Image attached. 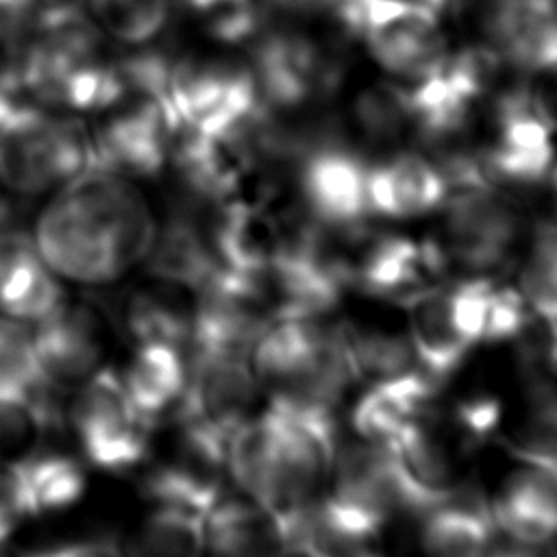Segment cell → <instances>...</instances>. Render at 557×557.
I'll return each mask as SVG.
<instances>
[{
    "label": "cell",
    "instance_id": "d590c367",
    "mask_svg": "<svg viewBox=\"0 0 557 557\" xmlns=\"http://www.w3.org/2000/svg\"><path fill=\"white\" fill-rule=\"evenodd\" d=\"M33 518L22 459L0 466V544L15 533V529Z\"/></svg>",
    "mask_w": 557,
    "mask_h": 557
},
{
    "label": "cell",
    "instance_id": "83f0119b",
    "mask_svg": "<svg viewBox=\"0 0 557 557\" xmlns=\"http://www.w3.org/2000/svg\"><path fill=\"white\" fill-rule=\"evenodd\" d=\"M52 389H0V457L17 461L30 455L57 420Z\"/></svg>",
    "mask_w": 557,
    "mask_h": 557
},
{
    "label": "cell",
    "instance_id": "9c48e42d",
    "mask_svg": "<svg viewBox=\"0 0 557 557\" xmlns=\"http://www.w3.org/2000/svg\"><path fill=\"white\" fill-rule=\"evenodd\" d=\"M70 422L83 455L96 468L124 472L150 450L154 420L133 405L122 376L109 368L96 370L81 383Z\"/></svg>",
    "mask_w": 557,
    "mask_h": 557
},
{
    "label": "cell",
    "instance_id": "7a4b0ae2",
    "mask_svg": "<svg viewBox=\"0 0 557 557\" xmlns=\"http://www.w3.org/2000/svg\"><path fill=\"white\" fill-rule=\"evenodd\" d=\"M154 233L152 211L133 178L91 165L57 189L33 239L54 274L102 285L146 259Z\"/></svg>",
    "mask_w": 557,
    "mask_h": 557
},
{
    "label": "cell",
    "instance_id": "cb8c5ba5",
    "mask_svg": "<svg viewBox=\"0 0 557 557\" xmlns=\"http://www.w3.org/2000/svg\"><path fill=\"white\" fill-rule=\"evenodd\" d=\"M122 381L133 405L144 416L157 420L183 398L187 366L178 346L146 342L135 346Z\"/></svg>",
    "mask_w": 557,
    "mask_h": 557
},
{
    "label": "cell",
    "instance_id": "f546056e",
    "mask_svg": "<svg viewBox=\"0 0 557 557\" xmlns=\"http://www.w3.org/2000/svg\"><path fill=\"white\" fill-rule=\"evenodd\" d=\"M518 292L544 324L557 322V224H540L520 261Z\"/></svg>",
    "mask_w": 557,
    "mask_h": 557
},
{
    "label": "cell",
    "instance_id": "1f68e13d",
    "mask_svg": "<svg viewBox=\"0 0 557 557\" xmlns=\"http://www.w3.org/2000/svg\"><path fill=\"white\" fill-rule=\"evenodd\" d=\"M39 0H0V89L24 91L22 76L37 35Z\"/></svg>",
    "mask_w": 557,
    "mask_h": 557
},
{
    "label": "cell",
    "instance_id": "4dcf8cb0",
    "mask_svg": "<svg viewBox=\"0 0 557 557\" xmlns=\"http://www.w3.org/2000/svg\"><path fill=\"white\" fill-rule=\"evenodd\" d=\"M87 4L102 33L131 48L152 44L172 9V0H87Z\"/></svg>",
    "mask_w": 557,
    "mask_h": 557
},
{
    "label": "cell",
    "instance_id": "4316f807",
    "mask_svg": "<svg viewBox=\"0 0 557 557\" xmlns=\"http://www.w3.org/2000/svg\"><path fill=\"white\" fill-rule=\"evenodd\" d=\"M357 135L374 146L396 144L413 133V115L405 83L379 81L363 87L352 100Z\"/></svg>",
    "mask_w": 557,
    "mask_h": 557
},
{
    "label": "cell",
    "instance_id": "5b68a950",
    "mask_svg": "<svg viewBox=\"0 0 557 557\" xmlns=\"http://www.w3.org/2000/svg\"><path fill=\"white\" fill-rule=\"evenodd\" d=\"M498 296L496 276H461L409 300L405 326L416 366L446 381L474 348L490 346Z\"/></svg>",
    "mask_w": 557,
    "mask_h": 557
},
{
    "label": "cell",
    "instance_id": "ac0fdd59",
    "mask_svg": "<svg viewBox=\"0 0 557 557\" xmlns=\"http://www.w3.org/2000/svg\"><path fill=\"white\" fill-rule=\"evenodd\" d=\"M416 516L420 557H487L498 537L485 494L468 485Z\"/></svg>",
    "mask_w": 557,
    "mask_h": 557
},
{
    "label": "cell",
    "instance_id": "74e56055",
    "mask_svg": "<svg viewBox=\"0 0 557 557\" xmlns=\"http://www.w3.org/2000/svg\"><path fill=\"white\" fill-rule=\"evenodd\" d=\"M278 557H331V555L320 553V550L309 548V546H296V548H285Z\"/></svg>",
    "mask_w": 557,
    "mask_h": 557
},
{
    "label": "cell",
    "instance_id": "d6a6232c",
    "mask_svg": "<svg viewBox=\"0 0 557 557\" xmlns=\"http://www.w3.org/2000/svg\"><path fill=\"white\" fill-rule=\"evenodd\" d=\"M196 26L224 46L250 44L263 26L257 0H183Z\"/></svg>",
    "mask_w": 557,
    "mask_h": 557
},
{
    "label": "cell",
    "instance_id": "603a6c76",
    "mask_svg": "<svg viewBox=\"0 0 557 557\" xmlns=\"http://www.w3.org/2000/svg\"><path fill=\"white\" fill-rule=\"evenodd\" d=\"M146 259L152 278L191 292H198L220 265L211 235H205L202 226L189 215H174L157 228Z\"/></svg>",
    "mask_w": 557,
    "mask_h": 557
},
{
    "label": "cell",
    "instance_id": "6da1fadb",
    "mask_svg": "<svg viewBox=\"0 0 557 557\" xmlns=\"http://www.w3.org/2000/svg\"><path fill=\"white\" fill-rule=\"evenodd\" d=\"M337 450L331 409L272 396L265 411L231 435L226 470L272 516L292 548L329 487Z\"/></svg>",
    "mask_w": 557,
    "mask_h": 557
},
{
    "label": "cell",
    "instance_id": "484cf974",
    "mask_svg": "<svg viewBox=\"0 0 557 557\" xmlns=\"http://www.w3.org/2000/svg\"><path fill=\"white\" fill-rule=\"evenodd\" d=\"M205 518L198 511L154 505L128 546V557H202Z\"/></svg>",
    "mask_w": 557,
    "mask_h": 557
},
{
    "label": "cell",
    "instance_id": "8d00e7d4",
    "mask_svg": "<svg viewBox=\"0 0 557 557\" xmlns=\"http://www.w3.org/2000/svg\"><path fill=\"white\" fill-rule=\"evenodd\" d=\"M22 557H120V553L109 542H74V544H59L41 550H30Z\"/></svg>",
    "mask_w": 557,
    "mask_h": 557
},
{
    "label": "cell",
    "instance_id": "8fae6325",
    "mask_svg": "<svg viewBox=\"0 0 557 557\" xmlns=\"http://www.w3.org/2000/svg\"><path fill=\"white\" fill-rule=\"evenodd\" d=\"M446 276L431 239L368 233L355 226L346 244L348 287L361 294L407 305L418 294L444 283Z\"/></svg>",
    "mask_w": 557,
    "mask_h": 557
},
{
    "label": "cell",
    "instance_id": "9a60e30c",
    "mask_svg": "<svg viewBox=\"0 0 557 557\" xmlns=\"http://www.w3.org/2000/svg\"><path fill=\"white\" fill-rule=\"evenodd\" d=\"M440 385L420 368L366 383L350 409L352 431L366 444L389 448L440 398Z\"/></svg>",
    "mask_w": 557,
    "mask_h": 557
},
{
    "label": "cell",
    "instance_id": "52a82bcc",
    "mask_svg": "<svg viewBox=\"0 0 557 557\" xmlns=\"http://www.w3.org/2000/svg\"><path fill=\"white\" fill-rule=\"evenodd\" d=\"M339 15L352 39L398 83H420L450 57L440 9L426 2L339 0Z\"/></svg>",
    "mask_w": 557,
    "mask_h": 557
},
{
    "label": "cell",
    "instance_id": "ffe728a7",
    "mask_svg": "<svg viewBox=\"0 0 557 557\" xmlns=\"http://www.w3.org/2000/svg\"><path fill=\"white\" fill-rule=\"evenodd\" d=\"M496 435L511 459L537 466L557 479V385L546 372L527 370L516 405L503 409Z\"/></svg>",
    "mask_w": 557,
    "mask_h": 557
},
{
    "label": "cell",
    "instance_id": "ba28073f",
    "mask_svg": "<svg viewBox=\"0 0 557 557\" xmlns=\"http://www.w3.org/2000/svg\"><path fill=\"white\" fill-rule=\"evenodd\" d=\"M165 98L178 133L198 135H226L259 104L248 61L224 54L174 57Z\"/></svg>",
    "mask_w": 557,
    "mask_h": 557
},
{
    "label": "cell",
    "instance_id": "60d3db41",
    "mask_svg": "<svg viewBox=\"0 0 557 557\" xmlns=\"http://www.w3.org/2000/svg\"><path fill=\"white\" fill-rule=\"evenodd\" d=\"M420 2H426V4H431L435 9H444L448 4V0H420Z\"/></svg>",
    "mask_w": 557,
    "mask_h": 557
},
{
    "label": "cell",
    "instance_id": "5bb4252c",
    "mask_svg": "<svg viewBox=\"0 0 557 557\" xmlns=\"http://www.w3.org/2000/svg\"><path fill=\"white\" fill-rule=\"evenodd\" d=\"M37 366L54 389L89 379L109 348V320L91 302H61L30 333Z\"/></svg>",
    "mask_w": 557,
    "mask_h": 557
},
{
    "label": "cell",
    "instance_id": "277c9868",
    "mask_svg": "<svg viewBox=\"0 0 557 557\" xmlns=\"http://www.w3.org/2000/svg\"><path fill=\"white\" fill-rule=\"evenodd\" d=\"M91 165V133L81 120L0 89V178L9 191L39 196Z\"/></svg>",
    "mask_w": 557,
    "mask_h": 557
},
{
    "label": "cell",
    "instance_id": "d4e9b609",
    "mask_svg": "<svg viewBox=\"0 0 557 557\" xmlns=\"http://www.w3.org/2000/svg\"><path fill=\"white\" fill-rule=\"evenodd\" d=\"M342 331L357 381L370 383L418 368L407 326L394 329L381 322H346Z\"/></svg>",
    "mask_w": 557,
    "mask_h": 557
},
{
    "label": "cell",
    "instance_id": "7c38bea8",
    "mask_svg": "<svg viewBox=\"0 0 557 557\" xmlns=\"http://www.w3.org/2000/svg\"><path fill=\"white\" fill-rule=\"evenodd\" d=\"M255 392L257 376L248 352L194 348L185 392L178 400V422L228 442L250 418Z\"/></svg>",
    "mask_w": 557,
    "mask_h": 557
},
{
    "label": "cell",
    "instance_id": "44dd1931",
    "mask_svg": "<svg viewBox=\"0 0 557 557\" xmlns=\"http://www.w3.org/2000/svg\"><path fill=\"white\" fill-rule=\"evenodd\" d=\"M283 550L276 522L248 496H222L205 518L207 557H278Z\"/></svg>",
    "mask_w": 557,
    "mask_h": 557
},
{
    "label": "cell",
    "instance_id": "30bf717a",
    "mask_svg": "<svg viewBox=\"0 0 557 557\" xmlns=\"http://www.w3.org/2000/svg\"><path fill=\"white\" fill-rule=\"evenodd\" d=\"M91 133L94 165L128 178H154L168 170L178 124L165 100L124 94Z\"/></svg>",
    "mask_w": 557,
    "mask_h": 557
},
{
    "label": "cell",
    "instance_id": "d6986e66",
    "mask_svg": "<svg viewBox=\"0 0 557 557\" xmlns=\"http://www.w3.org/2000/svg\"><path fill=\"white\" fill-rule=\"evenodd\" d=\"M63 302L54 272L35 239L20 228L0 226V311L17 322H39Z\"/></svg>",
    "mask_w": 557,
    "mask_h": 557
},
{
    "label": "cell",
    "instance_id": "2e32d148",
    "mask_svg": "<svg viewBox=\"0 0 557 557\" xmlns=\"http://www.w3.org/2000/svg\"><path fill=\"white\" fill-rule=\"evenodd\" d=\"M485 500L496 533L505 540L550 544L557 535V479L537 466L513 459Z\"/></svg>",
    "mask_w": 557,
    "mask_h": 557
},
{
    "label": "cell",
    "instance_id": "7402d4cb",
    "mask_svg": "<svg viewBox=\"0 0 557 557\" xmlns=\"http://www.w3.org/2000/svg\"><path fill=\"white\" fill-rule=\"evenodd\" d=\"M196 292L154 278L131 289L120 307L124 331L135 344L163 342L181 346L191 335Z\"/></svg>",
    "mask_w": 557,
    "mask_h": 557
},
{
    "label": "cell",
    "instance_id": "836d02e7",
    "mask_svg": "<svg viewBox=\"0 0 557 557\" xmlns=\"http://www.w3.org/2000/svg\"><path fill=\"white\" fill-rule=\"evenodd\" d=\"M0 389H52L39 372L33 335L17 320H0Z\"/></svg>",
    "mask_w": 557,
    "mask_h": 557
},
{
    "label": "cell",
    "instance_id": "8992f818",
    "mask_svg": "<svg viewBox=\"0 0 557 557\" xmlns=\"http://www.w3.org/2000/svg\"><path fill=\"white\" fill-rule=\"evenodd\" d=\"M442 222L429 237L446 274L494 276L516 259L524 220L511 194L487 183L448 189Z\"/></svg>",
    "mask_w": 557,
    "mask_h": 557
},
{
    "label": "cell",
    "instance_id": "f1b7e54d",
    "mask_svg": "<svg viewBox=\"0 0 557 557\" xmlns=\"http://www.w3.org/2000/svg\"><path fill=\"white\" fill-rule=\"evenodd\" d=\"M22 468L33 518L74 507L87 490L85 470L74 457L28 455L22 459Z\"/></svg>",
    "mask_w": 557,
    "mask_h": 557
},
{
    "label": "cell",
    "instance_id": "3957f363",
    "mask_svg": "<svg viewBox=\"0 0 557 557\" xmlns=\"http://www.w3.org/2000/svg\"><path fill=\"white\" fill-rule=\"evenodd\" d=\"M24 94L57 111H104L120 100V61L78 4L41 7L22 76Z\"/></svg>",
    "mask_w": 557,
    "mask_h": 557
},
{
    "label": "cell",
    "instance_id": "ab89813d",
    "mask_svg": "<svg viewBox=\"0 0 557 557\" xmlns=\"http://www.w3.org/2000/svg\"><path fill=\"white\" fill-rule=\"evenodd\" d=\"M548 176H550V205H553V211L557 218V165H553Z\"/></svg>",
    "mask_w": 557,
    "mask_h": 557
},
{
    "label": "cell",
    "instance_id": "f35d334b",
    "mask_svg": "<svg viewBox=\"0 0 557 557\" xmlns=\"http://www.w3.org/2000/svg\"><path fill=\"white\" fill-rule=\"evenodd\" d=\"M7 185L2 183V178H0V224H4L7 222V218H9V211H11V202H9V196H7Z\"/></svg>",
    "mask_w": 557,
    "mask_h": 557
},
{
    "label": "cell",
    "instance_id": "e575fe53",
    "mask_svg": "<svg viewBox=\"0 0 557 557\" xmlns=\"http://www.w3.org/2000/svg\"><path fill=\"white\" fill-rule=\"evenodd\" d=\"M263 22L333 30L355 41L339 20V0H261Z\"/></svg>",
    "mask_w": 557,
    "mask_h": 557
},
{
    "label": "cell",
    "instance_id": "4fadbf2b",
    "mask_svg": "<svg viewBox=\"0 0 557 557\" xmlns=\"http://www.w3.org/2000/svg\"><path fill=\"white\" fill-rule=\"evenodd\" d=\"M368 165L355 152L329 139L309 150L296 170L298 194L307 215L331 228L363 224L368 213Z\"/></svg>",
    "mask_w": 557,
    "mask_h": 557
},
{
    "label": "cell",
    "instance_id": "b9f144b4",
    "mask_svg": "<svg viewBox=\"0 0 557 557\" xmlns=\"http://www.w3.org/2000/svg\"><path fill=\"white\" fill-rule=\"evenodd\" d=\"M359 557H374V555H368V553H363V555H359Z\"/></svg>",
    "mask_w": 557,
    "mask_h": 557
},
{
    "label": "cell",
    "instance_id": "e0dca14e",
    "mask_svg": "<svg viewBox=\"0 0 557 557\" xmlns=\"http://www.w3.org/2000/svg\"><path fill=\"white\" fill-rule=\"evenodd\" d=\"M368 213L385 220H411L437 211L448 183L437 163L416 150H396L368 165Z\"/></svg>",
    "mask_w": 557,
    "mask_h": 557
}]
</instances>
